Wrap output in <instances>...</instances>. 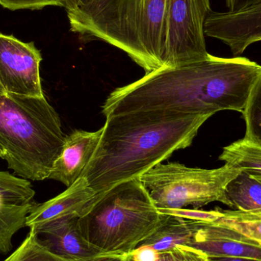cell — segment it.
<instances>
[{
    "instance_id": "9",
    "label": "cell",
    "mask_w": 261,
    "mask_h": 261,
    "mask_svg": "<svg viewBox=\"0 0 261 261\" xmlns=\"http://www.w3.org/2000/svg\"><path fill=\"white\" fill-rule=\"evenodd\" d=\"M228 10L213 12L205 20L206 36L228 46L240 57L254 43L261 41V0H226Z\"/></svg>"
},
{
    "instance_id": "3",
    "label": "cell",
    "mask_w": 261,
    "mask_h": 261,
    "mask_svg": "<svg viewBox=\"0 0 261 261\" xmlns=\"http://www.w3.org/2000/svg\"><path fill=\"white\" fill-rule=\"evenodd\" d=\"M66 136L44 97L0 93V158L23 179H48Z\"/></svg>"
},
{
    "instance_id": "13",
    "label": "cell",
    "mask_w": 261,
    "mask_h": 261,
    "mask_svg": "<svg viewBox=\"0 0 261 261\" xmlns=\"http://www.w3.org/2000/svg\"><path fill=\"white\" fill-rule=\"evenodd\" d=\"M102 132L103 127L96 132L75 130L67 135L48 179L59 181L67 187L76 182L93 156Z\"/></svg>"
},
{
    "instance_id": "16",
    "label": "cell",
    "mask_w": 261,
    "mask_h": 261,
    "mask_svg": "<svg viewBox=\"0 0 261 261\" xmlns=\"http://www.w3.org/2000/svg\"><path fill=\"white\" fill-rule=\"evenodd\" d=\"M223 204L240 212L261 210V182L242 170L227 184Z\"/></svg>"
},
{
    "instance_id": "2",
    "label": "cell",
    "mask_w": 261,
    "mask_h": 261,
    "mask_svg": "<svg viewBox=\"0 0 261 261\" xmlns=\"http://www.w3.org/2000/svg\"><path fill=\"white\" fill-rule=\"evenodd\" d=\"M211 116L149 111L106 117L99 144L81 177L97 194L139 177L190 147Z\"/></svg>"
},
{
    "instance_id": "11",
    "label": "cell",
    "mask_w": 261,
    "mask_h": 261,
    "mask_svg": "<svg viewBox=\"0 0 261 261\" xmlns=\"http://www.w3.org/2000/svg\"><path fill=\"white\" fill-rule=\"evenodd\" d=\"M80 217L69 215L52 219L35 228L38 242L50 253L68 261H85L102 254L83 236Z\"/></svg>"
},
{
    "instance_id": "24",
    "label": "cell",
    "mask_w": 261,
    "mask_h": 261,
    "mask_svg": "<svg viewBox=\"0 0 261 261\" xmlns=\"http://www.w3.org/2000/svg\"><path fill=\"white\" fill-rule=\"evenodd\" d=\"M85 261H125V256L102 254Z\"/></svg>"
},
{
    "instance_id": "23",
    "label": "cell",
    "mask_w": 261,
    "mask_h": 261,
    "mask_svg": "<svg viewBox=\"0 0 261 261\" xmlns=\"http://www.w3.org/2000/svg\"><path fill=\"white\" fill-rule=\"evenodd\" d=\"M0 5L9 10L41 9L46 6H62L63 0H0Z\"/></svg>"
},
{
    "instance_id": "4",
    "label": "cell",
    "mask_w": 261,
    "mask_h": 261,
    "mask_svg": "<svg viewBox=\"0 0 261 261\" xmlns=\"http://www.w3.org/2000/svg\"><path fill=\"white\" fill-rule=\"evenodd\" d=\"M162 219L138 177L99 193L79 224L84 239L102 254L126 256L158 228Z\"/></svg>"
},
{
    "instance_id": "6",
    "label": "cell",
    "mask_w": 261,
    "mask_h": 261,
    "mask_svg": "<svg viewBox=\"0 0 261 261\" xmlns=\"http://www.w3.org/2000/svg\"><path fill=\"white\" fill-rule=\"evenodd\" d=\"M241 172L226 164L208 170L160 163L139 179L158 210H182L190 205L199 210L213 202L224 203L227 184Z\"/></svg>"
},
{
    "instance_id": "12",
    "label": "cell",
    "mask_w": 261,
    "mask_h": 261,
    "mask_svg": "<svg viewBox=\"0 0 261 261\" xmlns=\"http://www.w3.org/2000/svg\"><path fill=\"white\" fill-rule=\"evenodd\" d=\"M190 248L208 257H236L261 260V245L228 227L201 222Z\"/></svg>"
},
{
    "instance_id": "25",
    "label": "cell",
    "mask_w": 261,
    "mask_h": 261,
    "mask_svg": "<svg viewBox=\"0 0 261 261\" xmlns=\"http://www.w3.org/2000/svg\"><path fill=\"white\" fill-rule=\"evenodd\" d=\"M208 261H261L256 259L245 258L236 257H208Z\"/></svg>"
},
{
    "instance_id": "7",
    "label": "cell",
    "mask_w": 261,
    "mask_h": 261,
    "mask_svg": "<svg viewBox=\"0 0 261 261\" xmlns=\"http://www.w3.org/2000/svg\"><path fill=\"white\" fill-rule=\"evenodd\" d=\"M211 12L210 0H167L165 68L202 61L210 56L204 25Z\"/></svg>"
},
{
    "instance_id": "8",
    "label": "cell",
    "mask_w": 261,
    "mask_h": 261,
    "mask_svg": "<svg viewBox=\"0 0 261 261\" xmlns=\"http://www.w3.org/2000/svg\"><path fill=\"white\" fill-rule=\"evenodd\" d=\"M41 61V51L34 42L0 33V93L44 97Z\"/></svg>"
},
{
    "instance_id": "1",
    "label": "cell",
    "mask_w": 261,
    "mask_h": 261,
    "mask_svg": "<svg viewBox=\"0 0 261 261\" xmlns=\"http://www.w3.org/2000/svg\"><path fill=\"white\" fill-rule=\"evenodd\" d=\"M260 72L261 66L248 58L210 55L202 61L145 73L116 89L106 99L102 113L106 117L133 112L242 113Z\"/></svg>"
},
{
    "instance_id": "20",
    "label": "cell",
    "mask_w": 261,
    "mask_h": 261,
    "mask_svg": "<svg viewBox=\"0 0 261 261\" xmlns=\"http://www.w3.org/2000/svg\"><path fill=\"white\" fill-rule=\"evenodd\" d=\"M246 124L244 138L261 146V72L256 80L243 112Z\"/></svg>"
},
{
    "instance_id": "10",
    "label": "cell",
    "mask_w": 261,
    "mask_h": 261,
    "mask_svg": "<svg viewBox=\"0 0 261 261\" xmlns=\"http://www.w3.org/2000/svg\"><path fill=\"white\" fill-rule=\"evenodd\" d=\"M35 196L30 181L0 170V254L12 249L14 236L26 227Z\"/></svg>"
},
{
    "instance_id": "19",
    "label": "cell",
    "mask_w": 261,
    "mask_h": 261,
    "mask_svg": "<svg viewBox=\"0 0 261 261\" xmlns=\"http://www.w3.org/2000/svg\"><path fill=\"white\" fill-rule=\"evenodd\" d=\"M219 216L213 223L231 228L261 245V219L246 216L237 210L218 208Z\"/></svg>"
},
{
    "instance_id": "22",
    "label": "cell",
    "mask_w": 261,
    "mask_h": 261,
    "mask_svg": "<svg viewBox=\"0 0 261 261\" xmlns=\"http://www.w3.org/2000/svg\"><path fill=\"white\" fill-rule=\"evenodd\" d=\"M110 0H63L70 28L74 29L93 16Z\"/></svg>"
},
{
    "instance_id": "21",
    "label": "cell",
    "mask_w": 261,
    "mask_h": 261,
    "mask_svg": "<svg viewBox=\"0 0 261 261\" xmlns=\"http://www.w3.org/2000/svg\"><path fill=\"white\" fill-rule=\"evenodd\" d=\"M3 261H68L50 253L38 242L33 230L19 247Z\"/></svg>"
},
{
    "instance_id": "15",
    "label": "cell",
    "mask_w": 261,
    "mask_h": 261,
    "mask_svg": "<svg viewBox=\"0 0 261 261\" xmlns=\"http://www.w3.org/2000/svg\"><path fill=\"white\" fill-rule=\"evenodd\" d=\"M200 221L173 215L163 214L161 225L138 247L147 246L156 252L168 251L177 245L190 247Z\"/></svg>"
},
{
    "instance_id": "5",
    "label": "cell",
    "mask_w": 261,
    "mask_h": 261,
    "mask_svg": "<svg viewBox=\"0 0 261 261\" xmlns=\"http://www.w3.org/2000/svg\"><path fill=\"white\" fill-rule=\"evenodd\" d=\"M167 0H110L72 32L123 50L145 73L165 68Z\"/></svg>"
},
{
    "instance_id": "17",
    "label": "cell",
    "mask_w": 261,
    "mask_h": 261,
    "mask_svg": "<svg viewBox=\"0 0 261 261\" xmlns=\"http://www.w3.org/2000/svg\"><path fill=\"white\" fill-rule=\"evenodd\" d=\"M219 159L261 182V146L243 138L224 147Z\"/></svg>"
},
{
    "instance_id": "18",
    "label": "cell",
    "mask_w": 261,
    "mask_h": 261,
    "mask_svg": "<svg viewBox=\"0 0 261 261\" xmlns=\"http://www.w3.org/2000/svg\"><path fill=\"white\" fill-rule=\"evenodd\" d=\"M125 261H208V258L201 251L182 245L161 252L141 246L125 256Z\"/></svg>"
},
{
    "instance_id": "14",
    "label": "cell",
    "mask_w": 261,
    "mask_h": 261,
    "mask_svg": "<svg viewBox=\"0 0 261 261\" xmlns=\"http://www.w3.org/2000/svg\"><path fill=\"white\" fill-rule=\"evenodd\" d=\"M98 196L85 179L81 177L56 197L43 203H36L28 216L26 227L31 229L52 219L69 215H76L81 218L90 210Z\"/></svg>"
}]
</instances>
